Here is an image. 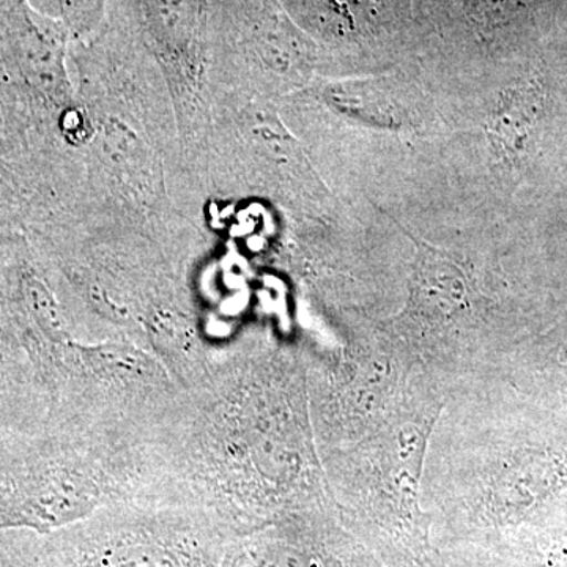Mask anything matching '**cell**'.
Returning a JSON list of instances; mask_svg holds the SVG:
<instances>
[{
	"instance_id": "obj_3",
	"label": "cell",
	"mask_w": 567,
	"mask_h": 567,
	"mask_svg": "<svg viewBox=\"0 0 567 567\" xmlns=\"http://www.w3.org/2000/svg\"><path fill=\"white\" fill-rule=\"evenodd\" d=\"M40 169L35 158L0 147V223H25L41 215Z\"/></svg>"
},
{
	"instance_id": "obj_4",
	"label": "cell",
	"mask_w": 567,
	"mask_h": 567,
	"mask_svg": "<svg viewBox=\"0 0 567 567\" xmlns=\"http://www.w3.org/2000/svg\"><path fill=\"white\" fill-rule=\"evenodd\" d=\"M529 557L533 567H567V520L536 535Z\"/></svg>"
},
{
	"instance_id": "obj_5",
	"label": "cell",
	"mask_w": 567,
	"mask_h": 567,
	"mask_svg": "<svg viewBox=\"0 0 567 567\" xmlns=\"http://www.w3.org/2000/svg\"><path fill=\"white\" fill-rule=\"evenodd\" d=\"M557 358L559 363L567 365V334L563 338V341L559 342Z\"/></svg>"
},
{
	"instance_id": "obj_1",
	"label": "cell",
	"mask_w": 567,
	"mask_h": 567,
	"mask_svg": "<svg viewBox=\"0 0 567 567\" xmlns=\"http://www.w3.org/2000/svg\"><path fill=\"white\" fill-rule=\"evenodd\" d=\"M558 84L540 71H528L496 92L486 115L488 144L503 171L520 181L546 155L558 130Z\"/></svg>"
},
{
	"instance_id": "obj_2",
	"label": "cell",
	"mask_w": 567,
	"mask_h": 567,
	"mask_svg": "<svg viewBox=\"0 0 567 567\" xmlns=\"http://www.w3.org/2000/svg\"><path fill=\"white\" fill-rule=\"evenodd\" d=\"M48 394L47 380L0 306V431L39 435Z\"/></svg>"
}]
</instances>
